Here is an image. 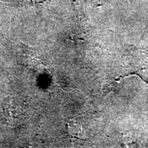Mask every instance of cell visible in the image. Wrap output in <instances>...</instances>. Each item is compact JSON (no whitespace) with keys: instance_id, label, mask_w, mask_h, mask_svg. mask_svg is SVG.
Instances as JSON below:
<instances>
[{"instance_id":"1","label":"cell","mask_w":148,"mask_h":148,"mask_svg":"<svg viewBox=\"0 0 148 148\" xmlns=\"http://www.w3.org/2000/svg\"><path fill=\"white\" fill-rule=\"evenodd\" d=\"M135 73L148 84V66L138 69Z\"/></svg>"}]
</instances>
